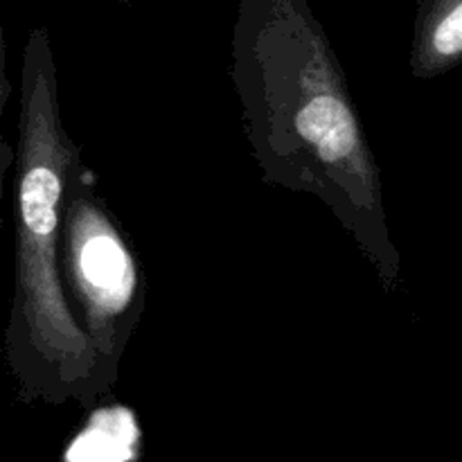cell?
<instances>
[{"label": "cell", "instance_id": "7a4b0ae2", "mask_svg": "<svg viewBox=\"0 0 462 462\" xmlns=\"http://www.w3.org/2000/svg\"><path fill=\"white\" fill-rule=\"evenodd\" d=\"M14 291L5 361L23 400L93 404L106 388L61 282L59 237L68 176L81 149L63 126L57 61L45 27L27 36L18 99Z\"/></svg>", "mask_w": 462, "mask_h": 462}, {"label": "cell", "instance_id": "3957f363", "mask_svg": "<svg viewBox=\"0 0 462 462\" xmlns=\"http://www.w3.org/2000/svg\"><path fill=\"white\" fill-rule=\"evenodd\" d=\"M59 264L68 307L88 338L106 393L147 305V280L125 228L97 192L84 158L68 176Z\"/></svg>", "mask_w": 462, "mask_h": 462}, {"label": "cell", "instance_id": "6da1fadb", "mask_svg": "<svg viewBox=\"0 0 462 462\" xmlns=\"http://www.w3.org/2000/svg\"><path fill=\"white\" fill-rule=\"evenodd\" d=\"M228 75L262 180L319 199L393 296L402 255L382 170L341 61L307 0H244Z\"/></svg>", "mask_w": 462, "mask_h": 462}, {"label": "cell", "instance_id": "277c9868", "mask_svg": "<svg viewBox=\"0 0 462 462\" xmlns=\"http://www.w3.org/2000/svg\"><path fill=\"white\" fill-rule=\"evenodd\" d=\"M12 79L7 72V41H5V32L0 27V230H3V199H5V180H7L9 170L16 162V147L7 143L3 134V113L7 108L9 97H12Z\"/></svg>", "mask_w": 462, "mask_h": 462}]
</instances>
